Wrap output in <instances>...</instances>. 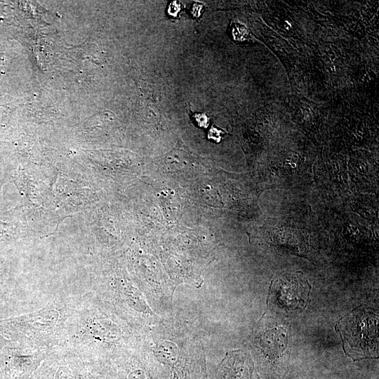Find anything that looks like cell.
I'll list each match as a JSON object with an SVG mask.
<instances>
[{
	"instance_id": "2",
	"label": "cell",
	"mask_w": 379,
	"mask_h": 379,
	"mask_svg": "<svg viewBox=\"0 0 379 379\" xmlns=\"http://www.w3.org/2000/svg\"><path fill=\"white\" fill-rule=\"evenodd\" d=\"M73 300L58 297L36 310L1 319L0 335L49 352L63 347Z\"/></svg>"
},
{
	"instance_id": "11",
	"label": "cell",
	"mask_w": 379,
	"mask_h": 379,
	"mask_svg": "<svg viewBox=\"0 0 379 379\" xmlns=\"http://www.w3.org/2000/svg\"><path fill=\"white\" fill-rule=\"evenodd\" d=\"M222 131L215 127H212L208 134V138L213 141L219 142L221 139Z\"/></svg>"
},
{
	"instance_id": "10",
	"label": "cell",
	"mask_w": 379,
	"mask_h": 379,
	"mask_svg": "<svg viewBox=\"0 0 379 379\" xmlns=\"http://www.w3.org/2000/svg\"><path fill=\"white\" fill-rule=\"evenodd\" d=\"M191 119L194 124L199 128H207L209 124V117L205 113L191 112Z\"/></svg>"
},
{
	"instance_id": "1",
	"label": "cell",
	"mask_w": 379,
	"mask_h": 379,
	"mask_svg": "<svg viewBox=\"0 0 379 379\" xmlns=\"http://www.w3.org/2000/svg\"><path fill=\"white\" fill-rule=\"evenodd\" d=\"M124 338L123 329L91 293L73 300L65 324V347L81 357L102 359L106 352L119 345Z\"/></svg>"
},
{
	"instance_id": "5",
	"label": "cell",
	"mask_w": 379,
	"mask_h": 379,
	"mask_svg": "<svg viewBox=\"0 0 379 379\" xmlns=\"http://www.w3.org/2000/svg\"><path fill=\"white\" fill-rule=\"evenodd\" d=\"M80 357L63 346L51 352L29 379H77Z\"/></svg>"
},
{
	"instance_id": "13",
	"label": "cell",
	"mask_w": 379,
	"mask_h": 379,
	"mask_svg": "<svg viewBox=\"0 0 379 379\" xmlns=\"http://www.w3.org/2000/svg\"><path fill=\"white\" fill-rule=\"evenodd\" d=\"M203 10V6L199 4H194L191 8V13L194 17H199Z\"/></svg>"
},
{
	"instance_id": "12",
	"label": "cell",
	"mask_w": 379,
	"mask_h": 379,
	"mask_svg": "<svg viewBox=\"0 0 379 379\" xmlns=\"http://www.w3.org/2000/svg\"><path fill=\"white\" fill-rule=\"evenodd\" d=\"M180 4L176 1L171 2L168 7V14L175 17L180 11Z\"/></svg>"
},
{
	"instance_id": "4",
	"label": "cell",
	"mask_w": 379,
	"mask_h": 379,
	"mask_svg": "<svg viewBox=\"0 0 379 379\" xmlns=\"http://www.w3.org/2000/svg\"><path fill=\"white\" fill-rule=\"evenodd\" d=\"M310 290L311 286L301 272H285L273 281L270 298L280 309L297 312L308 304Z\"/></svg>"
},
{
	"instance_id": "7",
	"label": "cell",
	"mask_w": 379,
	"mask_h": 379,
	"mask_svg": "<svg viewBox=\"0 0 379 379\" xmlns=\"http://www.w3.org/2000/svg\"><path fill=\"white\" fill-rule=\"evenodd\" d=\"M253 366L244 354L227 356L217 368V379H253Z\"/></svg>"
},
{
	"instance_id": "6",
	"label": "cell",
	"mask_w": 379,
	"mask_h": 379,
	"mask_svg": "<svg viewBox=\"0 0 379 379\" xmlns=\"http://www.w3.org/2000/svg\"><path fill=\"white\" fill-rule=\"evenodd\" d=\"M287 332L282 327L267 330L260 338V349L267 362L268 373L272 375H277L282 372L281 358L287 346Z\"/></svg>"
},
{
	"instance_id": "3",
	"label": "cell",
	"mask_w": 379,
	"mask_h": 379,
	"mask_svg": "<svg viewBox=\"0 0 379 379\" xmlns=\"http://www.w3.org/2000/svg\"><path fill=\"white\" fill-rule=\"evenodd\" d=\"M50 352L0 335V368L4 379H29Z\"/></svg>"
},
{
	"instance_id": "9",
	"label": "cell",
	"mask_w": 379,
	"mask_h": 379,
	"mask_svg": "<svg viewBox=\"0 0 379 379\" xmlns=\"http://www.w3.org/2000/svg\"><path fill=\"white\" fill-rule=\"evenodd\" d=\"M232 34L235 41H244L248 37V31L247 28L241 24L233 23L231 27Z\"/></svg>"
},
{
	"instance_id": "8",
	"label": "cell",
	"mask_w": 379,
	"mask_h": 379,
	"mask_svg": "<svg viewBox=\"0 0 379 379\" xmlns=\"http://www.w3.org/2000/svg\"><path fill=\"white\" fill-rule=\"evenodd\" d=\"M161 205L168 216H177L180 210V201L173 192L163 194Z\"/></svg>"
}]
</instances>
